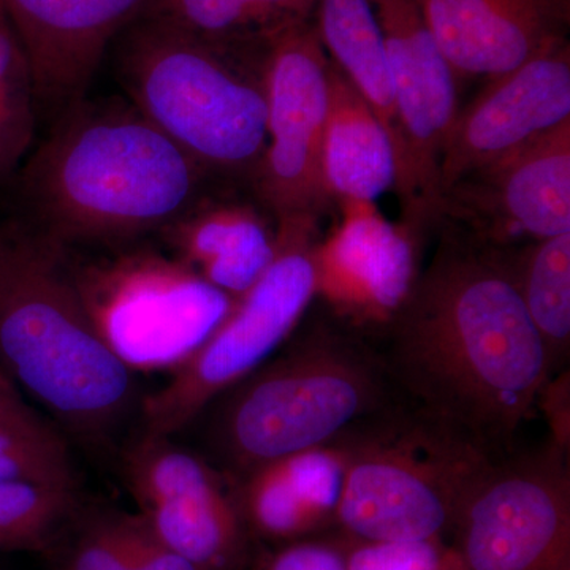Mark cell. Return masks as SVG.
Masks as SVG:
<instances>
[{"label":"cell","mask_w":570,"mask_h":570,"mask_svg":"<svg viewBox=\"0 0 570 570\" xmlns=\"http://www.w3.org/2000/svg\"><path fill=\"white\" fill-rule=\"evenodd\" d=\"M441 224L494 247L570 234V119L450 184Z\"/></svg>","instance_id":"12"},{"label":"cell","mask_w":570,"mask_h":570,"mask_svg":"<svg viewBox=\"0 0 570 570\" xmlns=\"http://www.w3.org/2000/svg\"><path fill=\"white\" fill-rule=\"evenodd\" d=\"M71 570H198L157 538L145 520L124 517L94 528L78 546Z\"/></svg>","instance_id":"24"},{"label":"cell","mask_w":570,"mask_h":570,"mask_svg":"<svg viewBox=\"0 0 570 570\" xmlns=\"http://www.w3.org/2000/svg\"><path fill=\"white\" fill-rule=\"evenodd\" d=\"M176 258L220 292L246 294L275 258L276 224L242 200L198 202L163 228Z\"/></svg>","instance_id":"18"},{"label":"cell","mask_w":570,"mask_h":570,"mask_svg":"<svg viewBox=\"0 0 570 570\" xmlns=\"http://www.w3.org/2000/svg\"><path fill=\"white\" fill-rule=\"evenodd\" d=\"M384 37L406 157L395 179L401 224L420 242L439 225V164L459 112L452 67L415 0H370Z\"/></svg>","instance_id":"11"},{"label":"cell","mask_w":570,"mask_h":570,"mask_svg":"<svg viewBox=\"0 0 570 570\" xmlns=\"http://www.w3.org/2000/svg\"><path fill=\"white\" fill-rule=\"evenodd\" d=\"M71 277L97 332L132 373H174L235 302L193 266L154 250L94 262Z\"/></svg>","instance_id":"8"},{"label":"cell","mask_w":570,"mask_h":570,"mask_svg":"<svg viewBox=\"0 0 570 570\" xmlns=\"http://www.w3.org/2000/svg\"><path fill=\"white\" fill-rule=\"evenodd\" d=\"M321 235V225L306 220L276 224L275 258L264 275L235 298L227 316L170 381L146 397L145 434L178 433L283 346L316 296L313 249Z\"/></svg>","instance_id":"7"},{"label":"cell","mask_w":570,"mask_h":570,"mask_svg":"<svg viewBox=\"0 0 570 570\" xmlns=\"http://www.w3.org/2000/svg\"><path fill=\"white\" fill-rule=\"evenodd\" d=\"M510 255L521 299L554 377L568 370L570 356V234L512 247Z\"/></svg>","instance_id":"22"},{"label":"cell","mask_w":570,"mask_h":570,"mask_svg":"<svg viewBox=\"0 0 570 570\" xmlns=\"http://www.w3.org/2000/svg\"><path fill=\"white\" fill-rule=\"evenodd\" d=\"M324 174L335 198L374 202L395 186L392 142L370 105L335 62L326 70Z\"/></svg>","instance_id":"19"},{"label":"cell","mask_w":570,"mask_h":570,"mask_svg":"<svg viewBox=\"0 0 570 570\" xmlns=\"http://www.w3.org/2000/svg\"><path fill=\"white\" fill-rule=\"evenodd\" d=\"M31 67L6 13H0V176L11 174L31 148L36 130Z\"/></svg>","instance_id":"25"},{"label":"cell","mask_w":570,"mask_h":570,"mask_svg":"<svg viewBox=\"0 0 570 570\" xmlns=\"http://www.w3.org/2000/svg\"><path fill=\"white\" fill-rule=\"evenodd\" d=\"M436 234L430 264L374 346L407 404L501 456L553 377L549 356L521 299L512 247L448 224Z\"/></svg>","instance_id":"1"},{"label":"cell","mask_w":570,"mask_h":570,"mask_svg":"<svg viewBox=\"0 0 570 570\" xmlns=\"http://www.w3.org/2000/svg\"><path fill=\"white\" fill-rule=\"evenodd\" d=\"M448 546L456 570H570L569 452L551 439L479 472Z\"/></svg>","instance_id":"9"},{"label":"cell","mask_w":570,"mask_h":570,"mask_svg":"<svg viewBox=\"0 0 570 570\" xmlns=\"http://www.w3.org/2000/svg\"><path fill=\"white\" fill-rule=\"evenodd\" d=\"M314 26L330 61L346 75L387 132L397 176L406 142L384 37L370 0H317Z\"/></svg>","instance_id":"20"},{"label":"cell","mask_w":570,"mask_h":570,"mask_svg":"<svg viewBox=\"0 0 570 570\" xmlns=\"http://www.w3.org/2000/svg\"><path fill=\"white\" fill-rule=\"evenodd\" d=\"M328 55L313 21L279 33L266 58V146L250 179L275 224H322L336 212L324 174Z\"/></svg>","instance_id":"10"},{"label":"cell","mask_w":570,"mask_h":570,"mask_svg":"<svg viewBox=\"0 0 570 570\" xmlns=\"http://www.w3.org/2000/svg\"><path fill=\"white\" fill-rule=\"evenodd\" d=\"M568 119L570 43L564 39L487 81L479 96L456 112L439 164L441 194L464 175Z\"/></svg>","instance_id":"14"},{"label":"cell","mask_w":570,"mask_h":570,"mask_svg":"<svg viewBox=\"0 0 570 570\" xmlns=\"http://www.w3.org/2000/svg\"><path fill=\"white\" fill-rule=\"evenodd\" d=\"M461 81L509 73L569 39L570 0H415Z\"/></svg>","instance_id":"16"},{"label":"cell","mask_w":570,"mask_h":570,"mask_svg":"<svg viewBox=\"0 0 570 570\" xmlns=\"http://www.w3.org/2000/svg\"><path fill=\"white\" fill-rule=\"evenodd\" d=\"M0 13H2V6H0Z\"/></svg>","instance_id":"32"},{"label":"cell","mask_w":570,"mask_h":570,"mask_svg":"<svg viewBox=\"0 0 570 570\" xmlns=\"http://www.w3.org/2000/svg\"><path fill=\"white\" fill-rule=\"evenodd\" d=\"M31 412L9 379L0 374V419L20 417Z\"/></svg>","instance_id":"31"},{"label":"cell","mask_w":570,"mask_h":570,"mask_svg":"<svg viewBox=\"0 0 570 570\" xmlns=\"http://www.w3.org/2000/svg\"><path fill=\"white\" fill-rule=\"evenodd\" d=\"M249 570H346L343 551L332 532L255 550Z\"/></svg>","instance_id":"29"},{"label":"cell","mask_w":570,"mask_h":570,"mask_svg":"<svg viewBox=\"0 0 570 570\" xmlns=\"http://www.w3.org/2000/svg\"><path fill=\"white\" fill-rule=\"evenodd\" d=\"M337 534L448 542L461 501L493 455L406 401L348 431Z\"/></svg>","instance_id":"6"},{"label":"cell","mask_w":570,"mask_h":570,"mask_svg":"<svg viewBox=\"0 0 570 570\" xmlns=\"http://www.w3.org/2000/svg\"><path fill=\"white\" fill-rule=\"evenodd\" d=\"M71 505L73 487L0 480V551L47 546Z\"/></svg>","instance_id":"26"},{"label":"cell","mask_w":570,"mask_h":570,"mask_svg":"<svg viewBox=\"0 0 570 570\" xmlns=\"http://www.w3.org/2000/svg\"><path fill=\"white\" fill-rule=\"evenodd\" d=\"M0 480L73 487L66 444L33 412L0 419Z\"/></svg>","instance_id":"27"},{"label":"cell","mask_w":570,"mask_h":570,"mask_svg":"<svg viewBox=\"0 0 570 570\" xmlns=\"http://www.w3.org/2000/svg\"><path fill=\"white\" fill-rule=\"evenodd\" d=\"M0 362L86 436L115 426L134 400L132 371L97 332L47 239L0 242Z\"/></svg>","instance_id":"5"},{"label":"cell","mask_w":570,"mask_h":570,"mask_svg":"<svg viewBox=\"0 0 570 570\" xmlns=\"http://www.w3.org/2000/svg\"><path fill=\"white\" fill-rule=\"evenodd\" d=\"M208 175L132 104L82 99L28 160L22 190L52 245L110 243L174 223Z\"/></svg>","instance_id":"2"},{"label":"cell","mask_w":570,"mask_h":570,"mask_svg":"<svg viewBox=\"0 0 570 570\" xmlns=\"http://www.w3.org/2000/svg\"><path fill=\"white\" fill-rule=\"evenodd\" d=\"M126 479L140 509L225 482L224 475L200 456L176 448L168 438L148 434L127 455Z\"/></svg>","instance_id":"23"},{"label":"cell","mask_w":570,"mask_h":570,"mask_svg":"<svg viewBox=\"0 0 570 570\" xmlns=\"http://www.w3.org/2000/svg\"><path fill=\"white\" fill-rule=\"evenodd\" d=\"M343 469V452L333 444L269 461L235 479L236 502L254 542L284 546L335 531Z\"/></svg>","instance_id":"17"},{"label":"cell","mask_w":570,"mask_h":570,"mask_svg":"<svg viewBox=\"0 0 570 570\" xmlns=\"http://www.w3.org/2000/svg\"><path fill=\"white\" fill-rule=\"evenodd\" d=\"M335 213L313 249L314 302L374 344L417 279L422 242L374 202L336 198Z\"/></svg>","instance_id":"13"},{"label":"cell","mask_w":570,"mask_h":570,"mask_svg":"<svg viewBox=\"0 0 570 570\" xmlns=\"http://www.w3.org/2000/svg\"><path fill=\"white\" fill-rule=\"evenodd\" d=\"M118 40L130 104L209 175L250 183L266 146L268 48L214 43L149 20Z\"/></svg>","instance_id":"4"},{"label":"cell","mask_w":570,"mask_h":570,"mask_svg":"<svg viewBox=\"0 0 570 570\" xmlns=\"http://www.w3.org/2000/svg\"><path fill=\"white\" fill-rule=\"evenodd\" d=\"M151 0H0L31 67L37 104L66 111L85 99L105 52Z\"/></svg>","instance_id":"15"},{"label":"cell","mask_w":570,"mask_h":570,"mask_svg":"<svg viewBox=\"0 0 570 570\" xmlns=\"http://www.w3.org/2000/svg\"><path fill=\"white\" fill-rule=\"evenodd\" d=\"M317 0H151L140 20L242 48H268L279 33L313 21Z\"/></svg>","instance_id":"21"},{"label":"cell","mask_w":570,"mask_h":570,"mask_svg":"<svg viewBox=\"0 0 570 570\" xmlns=\"http://www.w3.org/2000/svg\"><path fill=\"white\" fill-rule=\"evenodd\" d=\"M276 352L214 401L209 438L234 480L336 444L404 401L377 347L316 302Z\"/></svg>","instance_id":"3"},{"label":"cell","mask_w":570,"mask_h":570,"mask_svg":"<svg viewBox=\"0 0 570 570\" xmlns=\"http://www.w3.org/2000/svg\"><path fill=\"white\" fill-rule=\"evenodd\" d=\"M569 370L551 377L540 393L538 407L549 420L550 439L564 450H570V390Z\"/></svg>","instance_id":"30"},{"label":"cell","mask_w":570,"mask_h":570,"mask_svg":"<svg viewBox=\"0 0 570 570\" xmlns=\"http://www.w3.org/2000/svg\"><path fill=\"white\" fill-rule=\"evenodd\" d=\"M346 570H456L448 542H370L332 532Z\"/></svg>","instance_id":"28"}]
</instances>
